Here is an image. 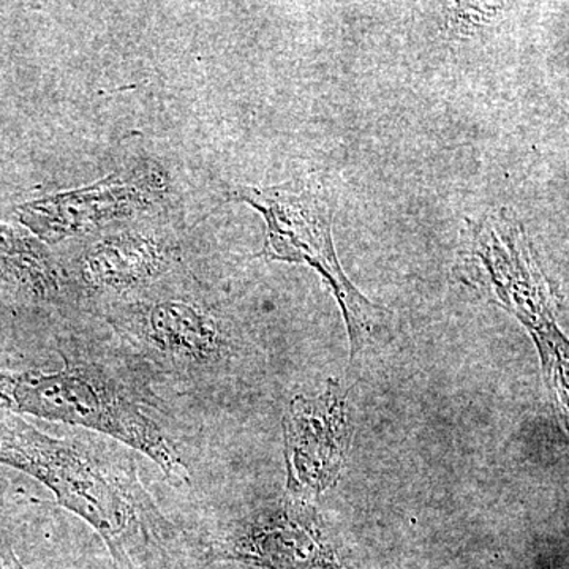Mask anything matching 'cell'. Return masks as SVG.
<instances>
[{
    "label": "cell",
    "instance_id": "cell-9",
    "mask_svg": "<svg viewBox=\"0 0 569 569\" xmlns=\"http://www.w3.org/2000/svg\"><path fill=\"white\" fill-rule=\"evenodd\" d=\"M347 392L329 380L323 395L296 396L283 417L290 496L309 500L335 488L350 448Z\"/></svg>",
    "mask_w": 569,
    "mask_h": 569
},
{
    "label": "cell",
    "instance_id": "cell-1",
    "mask_svg": "<svg viewBox=\"0 0 569 569\" xmlns=\"http://www.w3.org/2000/svg\"><path fill=\"white\" fill-rule=\"evenodd\" d=\"M130 463L91 443L48 436L0 410V466L50 489L63 509L97 531L121 568H133L159 520Z\"/></svg>",
    "mask_w": 569,
    "mask_h": 569
},
{
    "label": "cell",
    "instance_id": "cell-8",
    "mask_svg": "<svg viewBox=\"0 0 569 569\" xmlns=\"http://www.w3.org/2000/svg\"><path fill=\"white\" fill-rule=\"evenodd\" d=\"M208 559L260 569H350L312 505L293 496L236 523L209 546Z\"/></svg>",
    "mask_w": 569,
    "mask_h": 569
},
{
    "label": "cell",
    "instance_id": "cell-10",
    "mask_svg": "<svg viewBox=\"0 0 569 569\" xmlns=\"http://www.w3.org/2000/svg\"><path fill=\"white\" fill-rule=\"evenodd\" d=\"M61 264L29 230L0 223V309L51 305L61 295Z\"/></svg>",
    "mask_w": 569,
    "mask_h": 569
},
{
    "label": "cell",
    "instance_id": "cell-4",
    "mask_svg": "<svg viewBox=\"0 0 569 569\" xmlns=\"http://www.w3.org/2000/svg\"><path fill=\"white\" fill-rule=\"evenodd\" d=\"M459 276L522 321L533 336L546 373L567 383L568 342L550 309L549 287L523 224L501 209L479 220L467 219L459 252Z\"/></svg>",
    "mask_w": 569,
    "mask_h": 569
},
{
    "label": "cell",
    "instance_id": "cell-2",
    "mask_svg": "<svg viewBox=\"0 0 569 569\" xmlns=\"http://www.w3.org/2000/svg\"><path fill=\"white\" fill-rule=\"evenodd\" d=\"M0 410L114 438L151 459L176 485L189 481L168 433L129 388L99 367L69 362L54 372L0 369Z\"/></svg>",
    "mask_w": 569,
    "mask_h": 569
},
{
    "label": "cell",
    "instance_id": "cell-7",
    "mask_svg": "<svg viewBox=\"0 0 569 569\" xmlns=\"http://www.w3.org/2000/svg\"><path fill=\"white\" fill-rule=\"evenodd\" d=\"M18 219L48 244L107 230L141 217L171 213V190L162 168L134 164L102 181L18 206Z\"/></svg>",
    "mask_w": 569,
    "mask_h": 569
},
{
    "label": "cell",
    "instance_id": "cell-3",
    "mask_svg": "<svg viewBox=\"0 0 569 569\" xmlns=\"http://www.w3.org/2000/svg\"><path fill=\"white\" fill-rule=\"evenodd\" d=\"M231 201L263 216L266 236L258 257L307 264L323 277L336 296L350 337L351 359L388 335L389 313L366 298L343 272L332 241L336 197L323 176L274 187L238 186Z\"/></svg>",
    "mask_w": 569,
    "mask_h": 569
},
{
    "label": "cell",
    "instance_id": "cell-11",
    "mask_svg": "<svg viewBox=\"0 0 569 569\" xmlns=\"http://www.w3.org/2000/svg\"><path fill=\"white\" fill-rule=\"evenodd\" d=\"M0 569H26L2 533H0Z\"/></svg>",
    "mask_w": 569,
    "mask_h": 569
},
{
    "label": "cell",
    "instance_id": "cell-6",
    "mask_svg": "<svg viewBox=\"0 0 569 569\" xmlns=\"http://www.w3.org/2000/svg\"><path fill=\"white\" fill-rule=\"evenodd\" d=\"M73 241L59 263L66 284L112 302L140 295L181 268L171 213L141 217Z\"/></svg>",
    "mask_w": 569,
    "mask_h": 569
},
{
    "label": "cell",
    "instance_id": "cell-5",
    "mask_svg": "<svg viewBox=\"0 0 569 569\" xmlns=\"http://www.w3.org/2000/svg\"><path fill=\"white\" fill-rule=\"evenodd\" d=\"M174 272L140 295L111 302L108 320L126 342L163 366L222 365L236 350L231 325L204 296L183 290Z\"/></svg>",
    "mask_w": 569,
    "mask_h": 569
}]
</instances>
